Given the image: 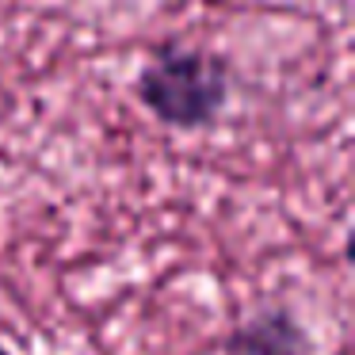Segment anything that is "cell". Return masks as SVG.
Instances as JSON below:
<instances>
[{
    "label": "cell",
    "instance_id": "2",
    "mask_svg": "<svg viewBox=\"0 0 355 355\" xmlns=\"http://www.w3.org/2000/svg\"><path fill=\"white\" fill-rule=\"evenodd\" d=\"M225 355H313V336L291 306H260L233 324L222 344Z\"/></svg>",
    "mask_w": 355,
    "mask_h": 355
},
{
    "label": "cell",
    "instance_id": "1",
    "mask_svg": "<svg viewBox=\"0 0 355 355\" xmlns=\"http://www.w3.org/2000/svg\"><path fill=\"white\" fill-rule=\"evenodd\" d=\"M134 100L176 134L210 130L233 100V69L222 54L187 42H161L134 73Z\"/></svg>",
    "mask_w": 355,
    "mask_h": 355
},
{
    "label": "cell",
    "instance_id": "3",
    "mask_svg": "<svg viewBox=\"0 0 355 355\" xmlns=\"http://www.w3.org/2000/svg\"><path fill=\"white\" fill-rule=\"evenodd\" d=\"M0 355H12V352H8V347H4V344H0Z\"/></svg>",
    "mask_w": 355,
    "mask_h": 355
}]
</instances>
